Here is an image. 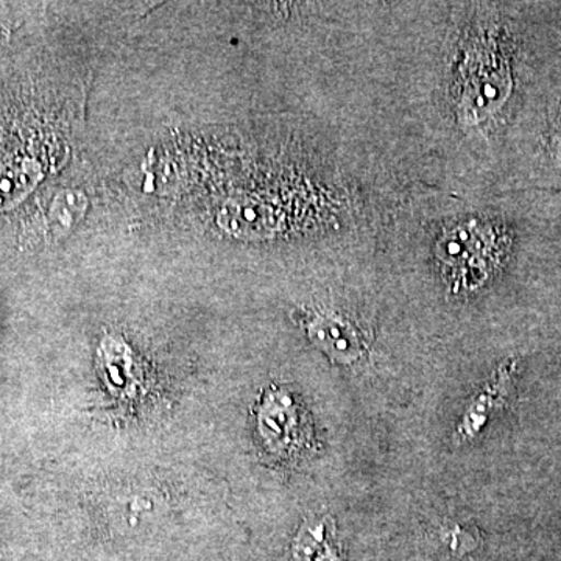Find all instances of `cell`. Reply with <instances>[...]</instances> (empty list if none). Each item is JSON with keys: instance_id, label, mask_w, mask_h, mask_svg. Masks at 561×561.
I'll return each instance as SVG.
<instances>
[{"instance_id": "cell-2", "label": "cell", "mask_w": 561, "mask_h": 561, "mask_svg": "<svg viewBox=\"0 0 561 561\" xmlns=\"http://www.w3.org/2000/svg\"><path fill=\"white\" fill-rule=\"evenodd\" d=\"M309 335L324 353L342 364H351L364 353V343L357 331L334 317H319L309 327Z\"/></svg>"}, {"instance_id": "cell-3", "label": "cell", "mask_w": 561, "mask_h": 561, "mask_svg": "<svg viewBox=\"0 0 561 561\" xmlns=\"http://www.w3.org/2000/svg\"><path fill=\"white\" fill-rule=\"evenodd\" d=\"M294 556L295 561H342L341 546L330 516L309 519L301 527L295 540Z\"/></svg>"}, {"instance_id": "cell-1", "label": "cell", "mask_w": 561, "mask_h": 561, "mask_svg": "<svg viewBox=\"0 0 561 561\" xmlns=\"http://www.w3.org/2000/svg\"><path fill=\"white\" fill-rule=\"evenodd\" d=\"M261 431L264 437L272 443L273 448H283L290 451L298 445L309 440V427H302L301 411L295 408L287 393L273 391L265 398L264 408L260 416Z\"/></svg>"}]
</instances>
